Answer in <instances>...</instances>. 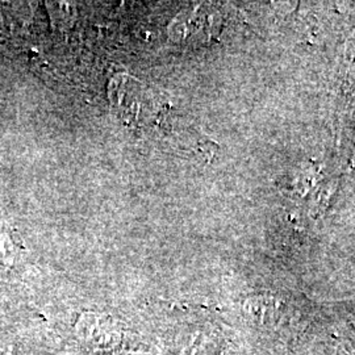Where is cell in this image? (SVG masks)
I'll list each match as a JSON object with an SVG mask.
<instances>
[{
	"label": "cell",
	"instance_id": "6da1fadb",
	"mask_svg": "<svg viewBox=\"0 0 355 355\" xmlns=\"http://www.w3.org/2000/svg\"><path fill=\"white\" fill-rule=\"evenodd\" d=\"M108 98L119 120L144 139L165 142L182 132L174 104L165 91L136 76L116 74L108 86Z\"/></svg>",
	"mask_w": 355,
	"mask_h": 355
}]
</instances>
